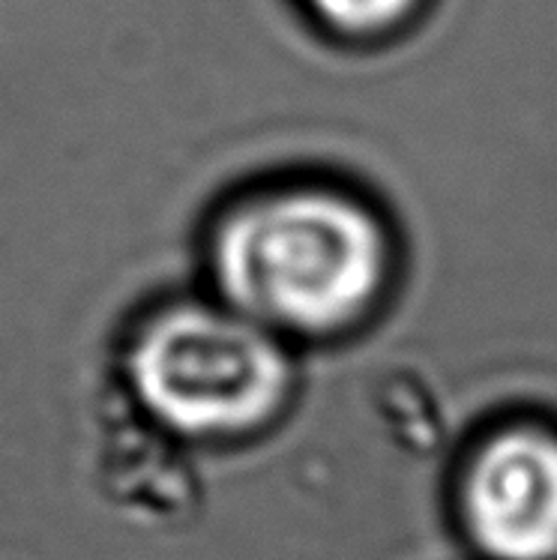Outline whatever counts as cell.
<instances>
[{
  "label": "cell",
  "instance_id": "obj_1",
  "mask_svg": "<svg viewBox=\"0 0 557 560\" xmlns=\"http://www.w3.org/2000/svg\"><path fill=\"white\" fill-rule=\"evenodd\" d=\"M387 270L375 213L327 186L255 195L219 222L213 241L222 294L264 330H341L375 306Z\"/></svg>",
  "mask_w": 557,
  "mask_h": 560
},
{
  "label": "cell",
  "instance_id": "obj_2",
  "mask_svg": "<svg viewBox=\"0 0 557 560\" xmlns=\"http://www.w3.org/2000/svg\"><path fill=\"white\" fill-rule=\"evenodd\" d=\"M129 375L138 399L181 435H243L274 420L291 366L270 330L234 310L177 306L136 339Z\"/></svg>",
  "mask_w": 557,
  "mask_h": 560
},
{
  "label": "cell",
  "instance_id": "obj_3",
  "mask_svg": "<svg viewBox=\"0 0 557 560\" xmlns=\"http://www.w3.org/2000/svg\"><path fill=\"white\" fill-rule=\"evenodd\" d=\"M471 537L495 560L557 558V435L522 425L483 446L462 489Z\"/></svg>",
  "mask_w": 557,
  "mask_h": 560
},
{
  "label": "cell",
  "instance_id": "obj_4",
  "mask_svg": "<svg viewBox=\"0 0 557 560\" xmlns=\"http://www.w3.org/2000/svg\"><path fill=\"white\" fill-rule=\"evenodd\" d=\"M438 0H291L330 46L375 51L420 31Z\"/></svg>",
  "mask_w": 557,
  "mask_h": 560
}]
</instances>
